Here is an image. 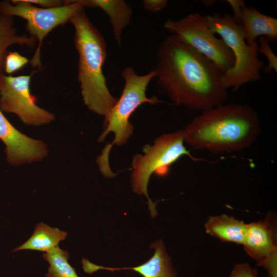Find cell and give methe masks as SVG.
I'll return each mask as SVG.
<instances>
[{"mask_svg":"<svg viewBox=\"0 0 277 277\" xmlns=\"http://www.w3.org/2000/svg\"><path fill=\"white\" fill-rule=\"evenodd\" d=\"M36 43L34 37L19 34L14 26L13 17L0 11V75L3 74L7 51L10 46L18 44L33 48Z\"/></svg>","mask_w":277,"mask_h":277,"instance_id":"cell-17","label":"cell"},{"mask_svg":"<svg viewBox=\"0 0 277 277\" xmlns=\"http://www.w3.org/2000/svg\"><path fill=\"white\" fill-rule=\"evenodd\" d=\"M260 46L258 47V52L263 54L267 58L268 65L265 68L266 73L271 72L272 70L277 71V57L272 52L269 44V41L265 37H261L259 38Z\"/></svg>","mask_w":277,"mask_h":277,"instance_id":"cell-20","label":"cell"},{"mask_svg":"<svg viewBox=\"0 0 277 277\" xmlns=\"http://www.w3.org/2000/svg\"><path fill=\"white\" fill-rule=\"evenodd\" d=\"M67 236L66 231L40 222L35 226L31 236L12 251L30 250L47 252L57 246L59 243L64 240Z\"/></svg>","mask_w":277,"mask_h":277,"instance_id":"cell-16","label":"cell"},{"mask_svg":"<svg viewBox=\"0 0 277 277\" xmlns=\"http://www.w3.org/2000/svg\"><path fill=\"white\" fill-rule=\"evenodd\" d=\"M260 132V119L252 107L234 103L203 111L183 130L185 143L213 153L242 151L255 142Z\"/></svg>","mask_w":277,"mask_h":277,"instance_id":"cell-2","label":"cell"},{"mask_svg":"<svg viewBox=\"0 0 277 277\" xmlns=\"http://www.w3.org/2000/svg\"><path fill=\"white\" fill-rule=\"evenodd\" d=\"M84 9L80 0L65 1L60 7H37L25 0L0 2V11L4 15L17 16L27 21L26 29L30 35L38 42L34 55L30 61L33 68L42 67L41 48L45 37L54 28L69 22L80 11Z\"/></svg>","mask_w":277,"mask_h":277,"instance_id":"cell-7","label":"cell"},{"mask_svg":"<svg viewBox=\"0 0 277 277\" xmlns=\"http://www.w3.org/2000/svg\"><path fill=\"white\" fill-rule=\"evenodd\" d=\"M206 232L224 242L243 245L247 224L225 214L210 216L205 224Z\"/></svg>","mask_w":277,"mask_h":277,"instance_id":"cell-15","label":"cell"},{"mask_svg":"<svg viewBox=\"0 0 277 277\" xmlns=\"http://www.w3.org/2000/svg\"><path fill=\"white\" fill-rule=\"evenodd\" d=\"M205 17L209 28L221 36L234 56L233 67L222 76L224 88L231 87L236 91L245 84L259 81L264 63L259 58L258 44L246 43L244 28L229 13L223 16L216 13Z\"/></svg>","mask_w":277,"mask_h":277,"instance_id":"cell-5","label":"cell"},{"mask_svg":"<svg viewBox=\"0 0 277 277\" xmlns=\"http://www.w3.org/2000/svg\"><path fill=\"white\" fill-rule=\"evenodd\" d=\"M74 28V44L78 54V80L83 101L93 112L108 116L117 98L110 93L103 74L107 57L106 41L82 10L69 20Z\"/></svg>","mask_w":277,"mask_h":277,"instance_id":"cell-3","label":"cell"},{"mask_svg":"<svg viewBox=\"0 0 277 277\" xmlns=\"http://www.w3.org/2000/svg\"><path fill=\"white\" fill-rule=\"evenodd\" d=\"M239 24L244 28L248 45L257 44L259 36L265 37L269 42L277 39V19L262 14L254 7L243 6Z\"/></svg>","mask_w":277,"mask_h":277,"instance_id":"cell-13","label":"cell"},{"mask_svg":"<svg viewBox=\"0 0 277 277\" xmlns=\"http://www.w3.org/2000/svg\"><path fill=\"white\" fill-rule=\"evenodd\" d=\"M42 257L49 264L46 277H79L68 262V252L58 246L44 253Z\"/></svg>","mask_w":277,"mask_h":277,"instance_id":"cell-18","label":"cell"},{"mask_svg":"<svg viewBox=\"0 0 277 277\" xmlns=\"http://www.w3.org/2000/svg\"><path fill=\"white\" fill-rule=\"evenodd\" d=\"M271 217L247 224L243 244L246 252L259 266L273 253L277 252L276 229Z\"/></svg>","mask_w":277,"mask_h":277,"instance_id":"cell-11","label":"cell"},{"mask_svg":"<svg viewBox=\"0 0 277 277\" xmlns=\"http://www.w3.org/2000/svg\"><path fill=\"white\" fill-rule=\"evenodd\" d=\"M151 248L154 253L151 258L144 263L132 267L111 268L96 265L88 260L83 264L84 271L90 274L99 270L114 271L132 270L143 277H176V271L174 268L171 259L166 251L163 242L157 240L152 243Z\"/></svg>","mask_w":277,"mask_h":277,"instance_id":"cell-12","label":"cell"},{"mask_svg":"<svg viewBox=\"0 0 277 277\" xmlns=\"http://www.w3.org/2000/svg\"><path fill=\"white\" fill-rule=\"evenodd\" d=\"M228 277H257V271L248 263H240L234 265Z\"/></svg>","mask_w":277,"mask_h":277,"instance_id":"cell-21","label":"cell"},{"mask_svg":"<svg viewBox=\"0 0 277 277\" xmlns=\"http://www.w3.org/2000/svg\"><path fill=\"white\" fill-rule=\"evenodd\" d=\"M183 130L164 134L150 146L143 147L144 154H135L132 162L131 182L133 191L144 194L148 200V205L152 217L157 214L155 204L149 198L147 186L151 174L159 176L167 174L170 166L183 156L192 158L184 143Z\"/></svg>","mask_w":277,"mask_h":277,"instance_id":"cell-6","label":"cell"},{"mask_svg":"<svg viewBox=\"0 0 277 277\" xmlns=\"http://www.w3.org/2000/svg\"><path fill=\"white\" fill-rule=\"evenodd\" d=\"M0 140L5 146L6 160L13 166L38 162L48 154L46 143L21 132L7 120L1 109Z\"/></svg>","mask_w":277,"mask_h":277,"instance_id":"cell-10","label":"cell"},{"mask_svg":"<svg viewBox=\"0 0 277 277\" xmlns=\"http://www.w3.org/2000/svg\"><path fill=\"white\" fill-rule=\"evenodd\" d=\"M168 2L167 0H144L143 2V6L146 10L156 13L165 8Z\"/></svg>","mask_w":277,"mask_h":277,"instance_id":"cell-22","label":"cell"},{"mask_svg":"<svg viewBox=\"0 0 277 277\" xmlns=\"http://www.w3.org/2000/svg\"><path fill=\"white\" fill-rule=\"evenodd\" d=\"M34 73L17 76L0 75V109L16 114L26 125L38 126L50 123L55 115L36 105V97L30 90Z\"/></svg>","mask_w":277,"mask_h":277,"instance_id":"cell-9","label":"cell"},{"mask_svg":"<svg viewBox=\"0 0 277 277\" xmlns=\"http://www.w3.org/2000/svg\"><path fill=\"white\" fill-rule=\"evenodd\" d=\"M122 76L125 81L123 92L105 118V128L98 140V142H102L109 132L114 134L113 141L105 146L97 160L101 172L107 177L114 175L109 164V154L112 145L125 144L133 133L134 127L129 121L132 113L143 103L154 104L162 102L156 96L148 98L146 94L149 83L156 76L154 70L140 75L135 73L132 67H127L123 70Z\"/></svg>","mask_w":277,"mask_h":277,"instance_id":"cell-4","label":"cell"},{"mask_svg":"<svg viewBox=\"0 0 277 277\" xmlns=\"http://www.w3.org/2000/svg\"><path fill=\"white\" fill-rule=\"evenodd\" d=\"M164 27L207 57L223 74L233 67L232 52L209 28L205 16L196 12L179 20L168 19Z\"/></svg>","mask_w":277,"mask_h":277,"instance_id":"cell-8","label":"cell"},{"mask_svg":"<svg viewBox=\"0 0 277 277\" xmlns=\"http://www.w3.org/2000/svg\"><path fill=\"white\" fill-rule=\"evenodd\" d=\"M80 1L84 8H100L108 16L114 39L120 47L123 32L133 14L130 5L124 0Z\"/></svg>","mask_w":277,"mask_h":277,"instance_id":"cell-14","label":"cell"},{"mask_svg":"<svg viewBox=\"0 0 277 277\" xmlns=\"http://www.w3.org/2000/svg\"><path fill=\"white\" fill-rule=\"evenodd\" d=\"M28 62L27 58L17 52H8L5 61V70L8 74H11L23 68Z\"/></svg>","mask_w":277,"mask_h":277,"instance_id":"cell-19","label":"cell"},{"mask_svg":"<svg viewBox=\"0 0 277 277\" xmlns=\"http://www.w3.org/2000/svg\"><path fill=\"white\" fill-rule=\"evenodd\" d=\"M156 88L177 105L205 111L225 103L228 95L223 73L207 57L171 34L156 53Z\"/></svg>","mask_w":277,"mask_h":277,"instance_id":"cell-1","label":"cell"},{"mask_svg":"<svg viewBox=\"0 0 277 277\" xmlns=\"http://www.w3.org/2000/svg\"><path fill=\"white\" fill-rule=\"evenodd\" d=\"M26 2L31 4H36L42 7L43 8H51L57 7L63 5L65 1L59 0H25Z\"/></svg>","mask_w":277,"mask_h":277,"instance_id":"cell-23","label":"cell"},{"mask_svg":"<svg viewBox=\"0 0 277 277\" xmlns=\"http://www.w3.org/2000/svg\"><path fill=\"white\" fill-rule=\"evenodd\" d=\"M228 3L231 6L234 15L233 16L236 22L239 24V16L243 6L245 5V3L241 0H228Z\"/></svg>","mask_w":277,"mask_h":277,"instance_id":"cell-24","label":"cell"}]
</instances>
